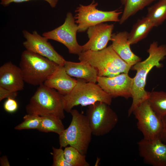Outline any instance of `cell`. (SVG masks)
Here are the masks:
<instances>
[{"label":"cell","mask_w":166,"mask_h":166,"mask_svg":"<svg viewBox=\"0 0 166 166\" xmlns=\"http://www.w3.org/2000/svg\"><path fill=\"white\" fill-rule=\"evenodd\" d=\"M147 52L149 56L146 59L138 62L131 68L136 71V73L133 78L132 102L128 110V117L136 107L148 99L149 92L145 89L148 75L154 67H162L160 61L166 57V45H159L157 42H154L150 44Z\"/></svg>","instance_id":"1"},{"label":"cell","mask_w":166,"mask_h":166,"mask_svg":"<svg viewBox=\"0 0 166 166\" xmlns=\"http://www.w3.org/2000/svg\"><path fill=\"white\" fill-rule=\"evenodd\" d=\"M78 55L80 61L88 63L97 70L98 77H111L128 73L132 67L116 53L111 45L99 51L88 50Z\"/></svg>","instance_id":"2"},{"label":"cell","mask_w":166,"mask_h":166,"mask_svg":"<svg viewBox=\"0 0 166 166\" xmlns=\"http://www.w3.org/2000/svg\"><path fill=\"white\" fill-rule=\"evenodd\" d=\"M69 113L72 117L70 124L59 135L60 147L69 145L85 155L93 135L89 121L86 115L77 109H72Z\"/></svg>","instance_id":"3"},{"label":"cell","mask_w":166,"mask_h":166,"mask_svg":"<svg viewBox=\"0 0 166 166\" xmlns=\"http://www.w3.org/2000/svg\"><path fill=\"white\" fill-rule=\"evenodd\" d=\"M63 96L44 84L39 85L26 107L27 113L65 118Z\"/></svg>","instance_id":"4"},{"label":"cell","mask_w":166,"mask_h":166,"mask_svg":"<svg viewBox=\"0 0 166 166\" xmlns=\"http://www.w3.org/2000/svg\"><path fill=\"white\" fill-rule=\"evenodd\" d=\"M59 65L46 57L26 50L22 54L19 67L25 82L40 85L44 83Z\"/></svg>","instance_id":"5"},{"label":"cell","mask_w":166,"mask_h":166,"mask_svg":"<svg viewBox=\"0 0 166 166\" xmlns=\"http://www.w3.org/2000/svg\"><path fill=\"white\" fill-rule=\"evenodd\" d=\"M112 99L98 84L78 78L77 84L72 91L63 96L64 109L66 112L69 113L74 106L80 105L89 106L98 101L110 105Z\"/></svg>","instance_id":"6"},{"label":"cell","mask_w":166,"mask_h":166,"mask_svg":"<svg viewBox=\"0 0 166 166\" xmlns=\"http://www.w3.org/2000/svg\"><path fill=\"white\" fill-rule=\"evenodd\" d=\"M109 106L100 101L89 106L86 116L93 135L99 136L107 134L117 124L118 116Z\"/></svg>","instance_id":"7"},{"label":"cell","mask_w":166,"mask_h":166,"mask_svg":"<svg viewBox=\"0 0 166 166\" xmlns=\"http://www.w3.org/2000/svg\"><path fill=\"white\" fill-rule=\"evenodd\" d=\"M98 3L93 0L89 5H80L74 17L78 27V31L83 32L90 26L107 22H119L120 15L122 13L117 10L103 11L96 8Z\"/></svg>","instance_id":"8"},{"label":"cell","mask_w":166,"mask_h":166,"mask_svg":"<svg viewBox=\"0 0 166 166\" xmlns=\"http://www.w3.org/2000/svg\"><path fill=\"white\" fill-rule=\"evenodd\" d=\"M132 113L144 139L151 140L160 138L163 128L162 119L152 109L148 99L136 107Z\"/></svg>","instance_id":"9"},{"label":"cell","mask_w":166,"mask_h":166,"mask_svg":"<svg viewBox=\"0 0 166 166\" xmlns=\"http://www.w3.org/2000/svg\"><path fill=\"white\" fill-rule=\"evenodd\" d=\"M78 27L72 14L68 12L64 23L54 30L42 34L48 39L59 42L65 45L70 53L79 55L82 51V45L77 42Z\"/></svg>","instance_id":"10"},{"label":"cell","mask_w":166,"mask_h":166,"mask_svg":"<svg viewBox=\"0 0 166 166\" xmlns=\"http://www.w3.org/2000/svg\"><path fill=\"white\" fill-rule=\"evenodd\" d=\"M26 41L23 45L26 50L46 57L59 65L64 66L66 60L54 49L46 38L41 36L34 30L30 33L23 30Z\"/></svg>","instance_id":"11"},{"label":"cell","mask_w":166,"mask_h":166,"mask_svg":"<svg viewBox=\"0 0 166 166\" xmlns=\"http://www.w3.org/2000/svg\"><path fill=\"white\" fill-rule=\"evenodd\" d=\"M133 78L128 73H123L111 77H98L97 82L100 86L112 98L132 97Z\"/></svg>","instance_id":"12"},{"label":"cell","mask_w":166,"mask_h":166,"mask_svg":"<svg viewBox=\"0 0 166 166\" xmlns=\"http://www.w3.org/2000/svg\"><path fill=\"white\" fill-rule=\"evenodd\" d=\"M139 154L147 164L166 166V144L160 138L151 140L144 138L137 142Z\"/></svg>","instance_id":"13"},{"label":"cell","mask_w":166,"mask_h":166,"mask_svg":"<svg viewBox=\"0 0 166 166\" xmlns=\"http://www.w3.org/2000/svg\"><path fill=\"white\" fill-rule=\"evenodd\" d=\"M113 24L102 23L90 27L87 30L89 41L82 45V51H98L106 47L108 42L112 40Z\"/></svg>","instance_id":"14"},{"label":"cell","mask_w":166,"mask_h":166,"mask_svg":"<svg viewBox=\"0 0 166 166\" xmlns=\"http://www.w3.org/2000/svg\"><path fill=\"white\" fill-rule=\"evenodd\" d=\"M24 80L19 67L8 62L0 67V86L14 91L22 90Z\"/></svg>","instance_id":"15"},{"label":"cell","mask_w":166,"mask_h":166,"mask_svg":"<svg viewBox=\"0 0 166 166\" xmlns=\"http://www.w3.org/2000/svg\"><path fill=\"white\" fill-rule=\"evenodd\" d=\"M77 82V80L72 78L67 73L64 66L59 65L43 84L65 96L72 91Z\"/></svg>","instance_id":"16"},{"label":"cell","mask_w":166,"mask_h":166,"mask_svg":"<svg viewBox=\"0 0 166 166\" xmlns=\"http://www.w3.org/2000/svg\"><path fill=\"white\" fill-rule=\"evenodd\" d=\"M128 33L126 31L113 34L112 47L124 61L132 67L141 60V58L134 53L128 41Z\"/></svg>","instance_id":"17"},{"label":"cell","mask_w":166,"mask_h":166,"mask_svg":"<svg viewBox=\"0 0 166 166\" xmlns=\"http://www.w3.org/2000/svg\"><path fill=\"white\" fill-rule=\"evenodd\" d=\"M64 66L67 73L71 77L96 83L98 77L97 70L88 63L84 61L75 62L66 61Z\"/></svg>","instance_id":"18"},{"label":"cell","mask_w":166,"mask_h":166,"mask_svg":"<svg viewBox=\"0 0 166 166\" xmlns=\"http://www.w3.org/2000/svg\"><path fill=\"white\" fill-rule=\"evenodd\" d=\"M154 27L146 17L138 19L128 33L129 43L130 45L135 44L143 39Z\"/></svg>","instance_id":"19"},{"label":"cell","mask_w":166,"mask_h":166,"mask_svg":"<svg viewBox=\"0 0 166 166\" xmlns=\"http://www.w3.org/2000/svg\"><path fill=\"white\" fill-rule=\"evenodd\" d=\"M156 0H121L124 9L120 19V24H122L129 17L139 10L149 5Z\"/></svg>","instance_id":"20"},{"label":"cell","mask_w":166,"mask_h":166,"mask_svg":"<svg viewBox=\"0 0 166 166\" xmlns=\"http://www.w3.org/2000/svg\"><path fill=\"white\" fill-rule=\"evenodd\" d=\"M146 17L154 27L162 24L166 19V0H159L149 7Z\"/></svg>","instance_id":"21"},{"label":"cell","mask_w":166,"mask_h":166,"mask_svg":"<svg viewBox=\"0 0 166 166\" xmlns=\"http://www.w3.org/2000/svg\"><path fill=\"white\" fill-rule=\"evenodd\" d=\"M148 100L152 109L161 119L166 115V92H149Z\"/></svg>","instance_id":"22"},{"label":"cell","mask_w":166,"mask_h":166,"mask_svg":"<svg viewBox=\"0 0 166 166\" xmlns=\"http://www.w3.org/2000/svg\"><path fill=\"white\" fill-rule=\"evenodd\" d=\"M40 124L37 128L43 132H53L59 135L65 129L61 119L55 116H42Z\"/></svg>","instance_id":"23"},{"label":"cell","mask_w":166,"mask_h":166,"mask_svg":"<svg viewBox=\"0 0 166 166\" xmlns=\"http://www.w3.org/2000/svg\"><path fill=\"white\" fill-rule=\"evenodd\" d=\"M65 158L71 166H89L86 161L85 155L81 153L75 148L69 146L64 150Z\"/></svg>","instance_id":"24"},{"label":"cell","mask_w":166,"mask_h":166,"mask_svg":"<svg viewBox=\"0 0 166 166\" xmlns=\"http://www.w3.org/2000/svg\"><path fill=\"white\" fill-rule=\"evenodd\" d=\"M23 121L14 127L17 130L37 129L41 121L42 117L34 114L27 113L23 117Z\"/></svg>","instance_id":"25"},{"label":"cell","mask_w":166,"mask_h":166,"mask_svg":"<svg viewBox=\"0 0 166 166\" xmlns=\"http://www.w3.org/2000/svg\"><path fill=\"white\" fill-rule=\"evenodd\" d=\"M53 152L51 154L53 155V166H71L66 160L64 153V151L62 148H56L52 147Z\"/></svg>","instance_id":"26"},{"label":"cell","mask_w":166,"mask_h":166,"mask_svg":"<svg viewBox=\"0 0 166 166\" xmlns=\"http://www.w3.org/2000/svg\"><path fill=\"white\" fill-rule=\"evenodd\" d=\"M4 110L7 112L13 113L15 112L18 108V104L14 98L9 97L7 98L3 104Z\"/></svg>","instance_id":"27"},{"label":"cell","mask_w":166,"mask_h":166,"mask_svg":"<svg viewBox=\"0 0 166 166\" xmlns=\"http://www.w3.org/2000/svg\"><path fill=\"white\" fill-rule=\"evenodd\" d=\"M31 0H0V4L4 6H7L12 2L20 3L27 2ZM47 2L52 8L56 6L58 0H44Z\"/></svg>","instance_id":"28"},{"label":"cell","mask_w":166,"mask_h":166,"mask_svg":"<svg viewBox=\"0 0 166 166\" xmlns=\"http://www.w3.org/2000/svg\"><path fill=\"white\" fill-rule=\"evenodd\" d=\"M18 92L13 91L0 86V101L5 98H14L17 96Z\"/></svg>","instance_id":"29"},{"label":"cell","mask_w":166,"mask_h":166,"mask_svg":"<svg viewBox=\"0 0 166 166\" xmlns=\"http://www.w3.org/2000/svg\"><path fill=\"white\" fill-rule=\"evenodd\" d=\"M163 128L160 136V139L164 143L166 144V115L162 118Z\"/></svg>","instance_id":"30"},{"label":"cell","mask_w":166,"mask_h":166,"mask_svg":"<svg viewBox=\"0 0 166 166\" xmlns=\"http://www.w3.org/2000/svg\"><path fill=\"white\" fill-rule=\"evenodd\" d=\"M0 165L1 166H10L6 156H3L0 158Z\"/></svg>","instance_id":"31"}]
</instances>
